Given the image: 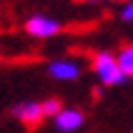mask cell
Masks as SVG:
<instances>
[{
    "instance_id": "cell-1",
    "label": "cell",
    "mask_w": 133,
    "mask_h": 133,
    "mask_svg": "<svg viewBox=\"0 0 133 133\" xmlns=\"http://www.w3.org/2000/svg\"><path fill=\"white\" fill-rule=\"evenodd\" d=\"M92 66H94V74L99 76V80L103 85H122L126 80V76L122 74L119 64H117V57L108 51H101V53L94 55Z\"/></svg>"
},
{
    "instance_id": "cell-2",
    "label": "cell",
    "mask_w": 133,
    "mask_h": 133,
    "mask_svg": "<svg viewBox=\"0 0 133 133\" xmlns=\"http://www.w3.org/2000/svg\"><path fill=\"white\" fill-rule=\"evenodd\" d=\"M62 30V25L53 21V18H48V16H30L25 21V32L30 37H37V39H48V37H53Z\"/></svg>"
},
{
    "instance_id": "cell-3",
    "label": "cell",
    "mask_w": 133,
    "mask_h": 133,
    "mask_svg": "<svg viewBox=\"0 0 133 133\" xmlns=\"http://www.w3.org/2000/svg\"><path fill=\"white\" fill-rule=\"evenodd\" d=\"M83 122H85V115H83L80 110H74V108H62V110L53 117L55 129H57V131H62V133H74V131H78L80 126H83Z\"/></svg>"
},
{
    "instance_id": "cell-4",
    "label": "cell",
    "mask_w": 133,
    "mask_h": 133,
    "mask_svg": "<svg viewBox=\"0 0 133 133\" xmlns=\"http://www.w3.org/2000/svg\"><path fill=\"white\" fill-rule=\"evenodd\" d=\"M12 115L18 122L28 124V126H35V124H39V122L44 119V115H41V103H37V101H23V103H16V106L12 108Z\"/></svg>"
},
{
    "instance_id": "cell-5",
    "label": "cell",
    "mask_w": 133,
    "mask_h": 133,
    "mask_svg": "<svg viewBox=\"0 0 133 133\" xmlns=\"http://www.w3.org/2000/svg\"><path fill=\"white\" fill-rule=\"evenodd\" d=\"M48 74H51L55 80L69 83V80H76L80 76V66L76 64V62H71V60H55V62L48 64Z\"/></svg>"
},
{
    "instance_id": "cell-6",
    "label": "cell",
    "mask_w": 133,
    "mask_h": 133,
    "mask_svg": "<svg viewBox=\"0 0 133 133\" xmlns=\"http://www.w3.org/2000/svg\"><path fill=\"white\" fill-rule=\"evenodd\" d=\"M117 64L126 78H133V46H124L117 55Z\"/></svg>"
},
{
    "instance_id": "cell-7",
    "label": "cell",
    "mask_w": 133,
    "mask_h": 133,
    "mask_svg": "<svg viewBox=\"0 0 133 133\" xmlns=\"http://www.w3.org/2000/svg\"><path fill=\"white\" fill-rule=\"evenodd\" d=\"M60 110H62V103H60L57 99H46V101H41V115H44V117H51V119H53Z\"/></svg>"
},
{
    "instance_id": "cell-8",
    "label": "cell",
    "mask_w": 133,
    "mask_h": 133,
    "mask_svg": "<svg viewBox=\"0 0 133 133\" xmlns=\"http://www.w3.org/2000/svg\"><path fill=\"white\" fill-rule=\"evenodd\" d=\"M122 18H124V21H131V23H133V0L124 5V9H122Z\"/></svg>"
},
{
    "instance_id": "cell-9",
    "label": "cell",
    "mask_w": 133,
    "mask_h": 133,
    "mask_svg": "<svg viewBox=\"0 0 133 133\" xmlns=\"http://www.w3.org/2000/svg\"><path fill=\"white\" fill-rule=\"evenodd\" d=\"M85 2H106V0H85Z\"/></svg>"
}]
</instances>
